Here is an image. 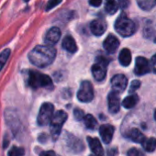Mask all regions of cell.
Returning <instances> with one entry per match:
<instances>
[{"mask_svg":"<svg viewBox=\"0 0 156 156\" xmlns=\"http://www.w3.org/2000/svg\"><path fill=\"white\" fill-rule=\"evenodd\" d=\"M5 116V120L10 130L13 132L14 135H16L20 129V120L19 119V115L16 111L15 108H8L5 110L4 113Z\"/></svg>","mask_w":156,"mask_h":156,"instance_id":"7","label":"cell"},{"mask_svg":"<svg viewBox=\"0 0 156 156\" xmlns=\"http://www.w3.org/2000/svg\"><path fill=\"white\" fill-rule=\"evenodd\" d=\"M115 30L122 37H129L136 31V24L127 15L121 14L115 22Z\"/></svg>","mask_w":156,"mask_h":156,"instance_id":"2","label":"cell"},{"mask_svg":"<svg viewBox=\"0 0 156 156\" xmlns=\"http://www.w3.org/2000/svg\"><path fill=\"white\" fill-rule=\"evenodd\" d=\"M73 116H74L76 120H82L85 118V113L80 108H75L74 111H73Z\"/></svg>","mask_w":156,"mask_h":156,"instance_id":"28","label":"cell"},{"mask_svg":"<svg viewBox=\"0 0 156 156\" xmlns=\"http://www.w3.org/2000/svg\"><path fill=\"white\" fill-rule=\"evenodd\" d=\"M119 46V41L114 35H108L104 41L103 47L108 53H114Z\"/></svg>","mask_w":156,"mask_h":156,"instance_id":"13","label":"cell"},{"mask_svg":"<svg viewBox=\"0 0 156 156\" xmlns=\"http://www.w3.org/2000/svg\"><path fill=\"white\" fill-rule=\"evenodd\" d=\"M154 119H156V109H155V111H154Z\"/></svg>","mask_w":156,"mask_h":156,"instance_id":"35","label":"cell"},{"mask_svg":"<svg viewBox=\"0 0 156 156\" xmlns=\"http://www.w3.org/2000/svg\"><path fill=\"white\" fill-rule=\"evenodd\" d=\"M151 71V65L148 60L144 57H137L135 62L134 73L137 75H144Z\"/></svg>","mask_w":156,"mask_h":156,"instance_id":"9","label":"cell"},{"mask_svg":"<svg viewBox=\"0 0 156 156\" xmlns=\"http://www.w3.org/2000/svg\"><path fill=\"white\" fill-rule=\"evenodd\" d=\"M128 156H144L143 152L136 148H131L128 151Z\"/></svg>","mask_w":156,"mask_h":156,"instance_id":"29","label":"cell"},{"mask_svg":"<svg viewBox=\"0 0 156 156\" xmlns=\"http://www.w3.org/2000/svg\"><path fill=\"white\" fill-rule=\"evenodd\" d=\"M87 142L95 156H104V150L98 138L87 137Z\"/></svg>","mask_w":156,"mask_h":156,"instance_id":"16","label":"cell"},{"mask_svg":"<svg viewBox=\"0 0 156 156\" xmlns=\"http://www.w3.org/2000/svg\"><path fill=\"white\" fill-rule=\"evenodd\" d=\"M108 101V110L113 114H116L117 112H119V108H120V100H119V97L118 93L115 91H112L111 93H109Z\"/></svg>","mask_w":156,"mask_h":156,"instance_id":"14","label":"cell"},{"mask_svg":"<svg viewBox=\"0 0 156 156\" xmlns=\"http://www.w3.org/2000/svg\"><path fill=\"white\" fill-rule=\"evenodd\" d=\"M129 0H119V7L122 8V9L128 8V7H129Z\"/></svg>","mask_w":156,"mask_h":156,"instance_id":"31","label":"cell"},{"mask_svg":"<svg viewBox=\"0 0 156 156\" xmlns=\"http://www.w3.org/2000/svg\"><path fill=\"white\" fill-rule=\"evenodd\" d=\"M139 102V97L136 94L130 95L129 97H127L123 102H122V106L125 108H132L133 107H135Z\"/></svg>","mask_w":156,"mask_h":156,"instance_id":"20","label":"cell"},{"mask_svg":"<svg viewBox=\"0 0 156 156\" xmlns=\"http://www.w3.org/2000/svg\"><path fill=\"white\" fill-rule=\"evenodd\" d=\"M77 98L81 102H90L94 98V88L89 81H84L77 92Z\"/></svg>","mask_w":156,"mask_h":156,"instance_id":"8","label":"cell"},{"mask_svg":"<svg viewBox=\"0 0 156 156\" xmlns=\"http://www.w3.org/2000/svg\"><path fill=\"white\" fill-rule=\"evenodd\" d=\"M108 65V60L104 56H98L96 59V62L92 66V73L97 81L101 82L106 78Z\"/></svg>","mask_w":156,"mask_h":156,"instance_id":"5","label":"cell"},{"mask_svg":"<svg viewBox=\"0 0 156 156\" xmlns=\"http://www.w3.org/2000/svg\"><path fill=\"white\" fill-rule=\"evenodd\" d=\"M114 131H115V129L112 125H109V124H105V125H102L100 128H99V134L103 140V141L106 143V144H108L112 138H113V134H114Z\"/></svg>","mask_w":156,"mask_h":156,"instance_id":"15","label":"cell"},{"mask_svg":"<svg viewBox=\"0 0 156 156\" xmlns=\"http://www.w3.org/2000/svg\"><path fill=\"white\" fill-rule=\"evenodd\" d=\"M25 154V150L21 147H16V146H13L9 153H8V156H24Z\"/></svg>","mask_w":156,"mask_h":156,"instance_id":"26","label":"cell"},{"mask_svg":"<svg viewBox=\"0 0 156 156\" xmlns=\"http://www.w3.org/2000/svg\"><path fill=\"white\" fill-rule=\"evenodd\" d=\"M40 156H56V155L53 151H46L41 152Z\"/></svg>","mask_w":156,"mask_h":156,"instance_id":"33","label":"cell"},{"mask_svg":"<svg viewBox=\"0 0 156 156\" xmlns=\"http://www.w3.org/2000/svg\"><path fill=\"white\" fill-rule=\"evenodd\" d=\"M105 9L108 14H115L118 10L116 0H105Z\"/></svg>","mask_w":156,"mask_h":156,"instance_id":"23","label":"cell"},{"mask_svg":"<svg viewBox=\"0 0 156 156\" xmlns=\"http://www.w3.org/2000/svg\"><path fill=\"white\" fill-rule=\"evenodd\" d=\"M139 7L143 10H151L156 5V0H137Z\"/></svg>","mask_w":156,"mask_h":156,"instance_id":"22","label":"cell"},{"mask_svg":"<svg viewBox=\"0 0 156 156\" xmlns=\"http://www.w3.org/2000/svg\"><path fill=\"white\" fill-rule=\"evenodd\" d=\"M84 122H85V125L87 126V128L89 129H95L97 128V125H98L96 119L94 118V116H92L90 114L85 116Z\"/></svg>","mask_w":156,"mask_h":156,"instance_id":"24","label":"cell"},{"mask_svg":"<svg viewBox=\"0 0 156 156\" xmlns=\"http://www.w3.org/2000/svg\"><path fill=\"white\" fill-rule=\"evenodd\" d=\"M119 61L121 65L123 66H129L131 62V53L129 49H123L119 52Z\"/></svg>","mask_w":156,"mask_h":156,"instance_id":"19","label":"cell"},{"mask_svg":"<svg viewBox=\"0 0 156 156\" xmlns=\"http://www.w3.org/2000/svg\"><path fill=\"white\" fill-rule=\"evenodd\" d=\"M28 85L34 88H40V87H51L52 81L51 77L43 74L38 71H30L29 72V78H28Z\"/></svg>","mask_w":156,"mask_h":156,"instance_id":"3","label":"cell"},{"mask_svg":"<svg viewBox=\"0 0 156 156\" xmlns=\"http://www.w3.org/2000/svg\"><path fill=\"white\" fill-rule=\"evenodd\" d=\"M62 1V0H49L48 3H47V5H46L45 10H46V11H49V10L54 9V8H55L56 6H58Z\"/></svg>","mask_w":156,"mask_h":156,"instance_id":"27","label":"cell"},{"mask_svg":"<svg viewBox=\"0 0 156 156\" xmlns=\"http://www.w3.org/2000/svg\"><path fill=\"white\" fill-rule=\"evenodd\" d=\"M155 73H156V70H155Z\"/></svg>","mask_w":156,"mask_h":156,"instance_id":"38","label":"cell"},{"mask_svg":"<svg viewBox=\"0 0 156 156\" xmlns=\"http://www.w3.org/2000/svg\"><path fill=\"white\" fill-rule=\"evenodd\" d=\"M151 62H152L153 64L156 65V54H154V55L151 57Z\"/></svg>","mask_w":156,"mask_h":156,"instance_id":"34","label":"cell"},{"mask_svg":"<svg viewBox=\"0 0 156 156\" xmlns=\"http://www.w3.org/2000/svg\"><path fill=\"white\" fill-rule=\"evenodd\" d=\"M142 147L148 152H151V151H155V149H156V139L155 138L146 139L142 142Z\"/></svg>","mask_w":156,"mask_h":156,"instance_id":"21","label":"cell"},{"mask_svg":"<svg viewBox=\"0 0 156 156\" xmlns=\"http://www.w3.org/2000/svg\"><path fill=\"white\" fill-rule=\"evenodd\" d=\"M53 112H54V107L51 103H43L40 108L37 122L40 126L43 127L51 123L52 118H53Z\"/></svg>","mask_w":156,"mask_h":156,"instance_id":"6","label":"cell"},{"mask_svg":"<svg viewBox=\"0 0 156 156\" xmlns=\"http://www.w3.org/2000/svg\"><path fill=\"white\" fill-rule=\"evenodd\" d=\"M66 119H67V114L62 110H59L53 115V118L50 123V130H51V137L54 140L58 139L62 125L64 124Z\"/></svg>","mask_w":156,"mask_h":156,"instance_id":"4","label":"cell"},{"mask_svg":"<svg viewBox=\"0 0 156 156\" xmlns=\"http://www.w3.org/2000/svg\"><path fill=\"white\" fill-rule=\"evenodd\" d=\"M56 57V50L49 45H38L30 53V62L40 68H44L51 64Z\"/></svg>","mask_w":156,"mask_h":156,"instance_id":"1","label":"cell"},{"mask_svg":"<svg viewBox=\"0 0 156 156\" xmlns=\"http://www.w3.org/2000/svg\"><path fill=\"white\" fill-rule=\"evenodd\" d=\"M61 38V30L59 28L57 27H53L51 29H50L44 38L45 43L49 46H52L54 44H56L59 40Z\"/></svg>","mask_w":156,"mask_h":156,"instance_id":"11","label":"cell"},{"mask_svg":"<svg viewBox=\"0 0 156 156\" xmlns=\"http://www.w3.org/2000/svg\"><path fill=\"white\" fill-rule=\"evenodd\" d=\"M62 46L65 51H69L71 53H74L77 51L76 42H75V41L73 40V38L72 36H66L62 40Z\"/></svg>","mask_w":156,"mask_h":156,"instance_id":"18","label":"cell"},{"mask_svg":"<svg viewBox=\"0 0 156 156\" xmlns=\"http://www.w3.org/2000/svg\"><path fill=\"white\" fill-rule=\"evenodd\" d=\"M10 52H11L10 49H6L1 53H0V72L2 71L4 65L8 62V60H9V58L10 56Z\"/></svg>","mask_w":156,"mask_h":156,"instance_id":"25","label":"cell"},{"mask_svg":"<svg viewBox=\"0 0 156 156\" xmlns=\"http://www.w3.org/2000/svg\"><path fill=\"white\" fill-rule=\"evenodd\" d=\"M126 137H127L129 140H132V141H134V142L141 143V144H142V142L146 140L144 134L141 133L140 129H135V128L129 129V130L126 133Z\"/></svg>","mask_w":156,"mask_h":156,"instance_id":"17","label":"cell"},{"mask_svg":"<svg viewBox=\"0 0 156 156\" xmlns=\"http://www.w3.org/2000/svg\"><path fill=\"white\" fill-rule=\"evenodd\" d=\"M140 87V81H138V80L132 81V83H131V85H130V87H129V93L135 92Z\"/></svg>","mask_w":156,"mask_h":156,"instance_id":"30","label":"cell"},{"mask_svg":"<svg viewBox=\"0 0 156 156\" xmlns=\"http://www.w3.org/2000/svg\"><path fill=\"white\" fill-rule=\"evenodd\" d=\"M90 156H95V155H90Z\"/></svg>","mask_w":156,"mask_h":156,"instance_id":"37","label":"cell"},{"mask_svg":"<svg viewBox=\"0 0 156 156\" xmlns=\"http://www.w3.org/2000/svg\"><path fill=\"white\" fill-rule=\"evenodd\" d=\"M24 1H25V2H28V1H29V0H24Z\"/></svg>","mask_w":156,"mask_h":156,"instance_id":"36","label":"cell"},{"mask_svg":"<svg viewBox=\"0 0 156 156\" xmlns=\"http://www.w3.org/2000/svg\"><path fill=\"white\" fill-rule=\"evenodd\" d=\"M128 84V80L123 74H116L111 79V87L115 92H123Z\"/></svg>","mask_w":156,"mask_h":156,"instance_id":"10","label":"cell"},{"mask_svg":"<svg viewBox=\"0 0 156 156\" xmlns=\"http://www.w3.org/2000/svg\"><path fill=\"white\" fill-rule=\"evenodd\" d=\"M107 30V23L101 19L93 20L90 23V30L96 36H101Z\"/></svg>","mask_w":156,"mask_h":156,"instance_id":"12","label":"cell"},{"mask_svg":"<svg viewBox=\"0 0 156 156\" xmlns=\"http://www.w3.org/2000/svg\"><path fill=\"white\" fill-rule=\"evenodd\" d=\"M103 0H89V4L93 7H99Z\"/></svg>","mask_w":156,"mask_h":156,"instance_id":"32","label":"cell"}]
</instances>
